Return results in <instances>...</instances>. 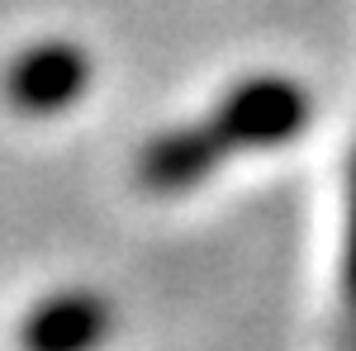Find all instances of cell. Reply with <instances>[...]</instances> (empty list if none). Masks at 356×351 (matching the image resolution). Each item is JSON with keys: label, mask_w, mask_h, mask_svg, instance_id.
I'll return each mask as SVG.
<instances>
[{"label": "cell", "mask_w": 356, "mask_h": 351, "mask_svg": "<svg viewBox=\"0 0 356 351\" xmlns=\"http://www.w3.org/2000/svg\"><path fill=\"white\" fill-rule=\"evenodd\" d=\"M309 119V95L285 76L243 81L214 114V133L223 147H271L295 138Z\"/></svg>", "instance_id": "cell-1"}, {"label": "cell", "mask_w": 356, "mask_h": 351, "mask_svg": "<svg viewBox=\"0 0 356 351\" xmlns=\"http://www.w3.org/2000/svg\"><path fill=\"white\" fill-rule=\"evenodd\" d=\"M114 332V309L95 290H67L29 309L19 327L24 351H95Z\"/></svg>", "instance_id": "cell-3"}, {"label": "cell", "mask_w": 356, "mask_h": 351, "mask_svg": "<svg viewBox=\"0 0 356 351\" xmlns=\"http://www.w3.org/2000/svg\"><path fill=\"white\" fill-rule=\"evenodd\" d=\"M90 81V57L76 43H38L5 72V100L19 114H57L76 105Z\"/></svg>", "instance_id": "cell-2"}, {"label": "cell", "mask_w": 356, "mask_h": 351, "mask_svg": "<svg viewBox=\"0 0 356 351\" xmlns=\"http://www.w3.org/2000/svg\"><path fill=\"white\" fill-rule=\"evenodd\" d=\"M352 285H356V228H352Z\"/></svg>", "instance_id": "cell-5"}, {"label": "cell", "mask_w": 356, "mask_h": 351, "mask_svg": "<svg viewBox=\"0 0 356 351\" xmlns=\"http://www.w3.org/2000/svg\"><path fill=\"white\" fill-rule=\"evenodd\" d=\"M219 157H223V138L214 133V124L176 129V133H162L157 142H147L138 176L147 190H186L195 181H204Z\"/></svg>", "instance_id": "cell-4"}]
</instances>
